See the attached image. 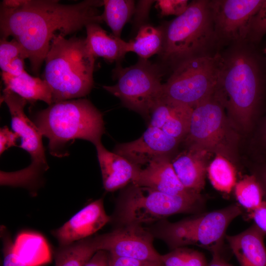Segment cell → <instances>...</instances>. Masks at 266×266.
Wrapping results in <instances>:
<instances>
[{"label": "cell", "instance_id": "6da1fadb", "mask_svg": "<svg viewBox=\"0 0 266 266\" xmlns=\"http://www.w3.org/2000/svg\"><path fill=\"white\" fill-rule=\"evenodd\" d=\"M103 0L64 4L57 0H3L0 6V38L12 36L23 47L32 71L39 75L55 35L66 36L91 23L103 22Z\"/></svg>", "mask_w": 266, "mask_h": 266}, {"label": "cell", "instance_id": "7a4b0ae2", "mask_svg": "<svg viewBox=\"0 0 266 266\" xmlns=\"http://www.w3.org/2000/svg\"><path fill=\"white\" fill-rule=\"evenodd\" d=\"M263 61L261 56L247 52L223 60L216 93L235 129L249 132L257 124L266 92Z\"/></svg>", "mask_w": 266, "mask_h": 266}, {"label": "cell", "instance_id": "3957f363", "mask_svg": "<svg viewBox=\"0 0 266 266\" xmlns=\"http://www.w3.org/2000/svg\"><path fill=\"white\" fill-rule=\"evenodd\" d=\"M95 57L85 38L55 35L45 57L43 79L49 84L53 103L88 95L94 84Z\"/></svg>", "mask_w": 266, "mask_h": 266}, {"label": "cell", "instance_id": "277c9868", "mask_svg": "<svg viewBox=\"0 0 266 266\" xmlns=\"http://www.w3.org/2000/svg\"><path fill=\"white\" fill-rule=\"evenodd\" d=\"M33 122L49 139V150L55 157L66 155L65 146L82 139L94 145L104 132L102 114L88 100L78 99L54 102L34 116Z\"/></svg>", "mask_w": 266, "mask_h": 266}, {"label": "cell", "instance_id": "5b68a950", "mask_svg": "<svg viewBox=\"0 0 266 266\" xmlns=\"http://www.w3.org/2000/svg\"><path fill=\"white\" fill-rule=\"evenodd\" d=\"M200 194L174 196L132 184L121 194L111 221L118 226L158 222L178 213H194L204 208Z\"/></svg>", "mask_w": 266, "mask_h": 266}, {"label": "cell", "instance_id": "8992f818", "mask_svg": "<svg viewBox=\"0 0 266 266\" xmlns=\"http://www.w3.org/2000/svg\"><path fill=\"white\" fill-rule=\"evenodd\" d=\"M241 213L240 205L234 204L176 222L162 220L147 229L172 249L193 245L213 253L220 252L227 228Z\"/></svg>", "mask_w": 266, "mask_h": 266}, {"label": "cell", "instance_id": "52a82bcc", "mask_svg": "<svg viewBox=\"0 0 266 266\" xmlns=\"http://www.w3.org/2000/svg\"><path fill=\"white\" fill-rule=\"evenodd\" d=\"M162 27L163 43L158 55L163 63L175 64L198 55L214 32L210 2L192 1L182 14Z\"/></svg>", "mask_w": 266, "mask_h": 266}, {"label": "cell", "instance_id": "ba28073f", "mask_svg": "<svg viewBox=\"0 0 266 266\" xmlns=\"http://www.w3.org/2000/svg\"><path fill=\"white\" fill-rule=\"evenodd\" d=\"M223 60L196 55L178 62L163 84L162 97L193 108L215 93Z\"/></svg>", "mask_w": 266, "mask_h": 266}, {"label": "cell", "instance_id": "9c48e42d", "mask_svg": "<svg viewBox=\"0 0 266 266\" xmlns=\"http://www.w3.org/2000/svg\"><path fill=\"white\" fill-rule=\"evenodd\" d=\"M225 109L215 92L193 108L189 131L184 139L188 148L214 153L228 159L233 156L237 136Z\"/></svg>", "mask_w": 266, "mask_h": 266}, {"label": "cell", "instance_id": "30bf717a", "mask_svg": "<svg viewBox=\"0 0 266 266\" xmlns=\"http://www.w3.org/2000/svg\"><path fill=\"white\" fill-rule=\"evenodd\" d=\"M113 72L117 83L103 88L119 98L125 107L149 119L151 109L162 95L160 65L139 58L129 67L118 64Z\"/></svg>", "mask_w": 266, "mask_h": 266}, {"label": "cell", "instance_id": "8fae6325", "mask_svg": "<svg viewBox=\"0 0 266 266\" xmlns=\"http://www.w3.org/2000/svg\"><path fill=\"white\" fill-rule=\"evenodd\" d=\"M2 100L7 105L11 118L13 131L21 138L20 147L31 157V165L26 168L14 172H0V183L10 186H27L33 183L48 168L42 134L24 112L27 101L10 90L4 88Z\"/></svg>", "mask_w": 266, "mask_h": 266}, {"label": "cell", "instance_id": "7c38bea8", "mask_svg": "<svg viewBox=\"0 0 266 266\" xmlns=\"http://www.w3.org/2000/svg\"><path fill=\"white\" fill-rule=\"evenodd\" d=\"M99 250L111 255L148 261H160L153 246L154 236L141 225L119 226L111 232L96 236Z\"/></svg>", "mask_w": 266, "mask_h": 266}, {"label": "cell", "instance_id": "4fadbf2b", "mask_svg": "<svg viewBox=\"0 0 266 266\" xmlns=\"http://www.w3.org/2000/svg\"><path fill=\"white\" fill-rule=\"evenodd\" d=\"M264 0H221L210 2L214 29L222 36L240 40L249 34L252 19Z\"/></svg>", "mask_w": 266, "mask_h": 266}, {"label": "cell", "instance_id": "5bb4252c", "mask_svg": "<svg viewBox=\"0 0 266 266\" xmlns=\"http://www.w3.org/2000/svg\"><path fill=\"white\" fill-rule=\"evenodd\" d=\"M179 142L162 129L148 127L138 138L117 144L113 152L141 167L156 158L170 156Z\"/></svg>", "mask_w": 266, "mask_h": 266}, {"label": "cell", "instance_id": "9a60e30c", "mask_svg": "<svg viewBox=\"0 0 266 266\" xmlns=\"http://www.w3.org/2000/svg\"><path fill=\"white\" fill-rule=\"evenodd\" d=\"M111 220L103 199H99L88 204L52 233L59 245H68L91 237Z\"/></svg>", "mask_w": 266, "mask_h": 266}, {"label": "cell", "instance_id": "2e32d148", "mask_svg": "<svg viewBox=\"0 0 266 266\" xmlns=\"http://www.w3.org/2000/svg\"><path fill=\"white\" fill-rule=\"evenodd\" d=\"M132 183L170 195L190 196L198 194L183 185L174 170L169 156L156 158L144 168H140Z\"/></svg>", "mask_w": 266, "mask_h": 266}, {"label": "cell", "instance_id": "e0dca14e", "mask_svg": "<svg viewBox=\"0 0 266 266\" xmlns=\"http://www.w3.org/2000/svg\"><path fill=\"white\" fill-rule=\"evenodd\" d=\"M95 145L104 189L114 192L132 183L141 167L115 152L107 150L101 141Z\"/></svg>", "mask_w": 266, "mask_h": 266}, {"label": "cell", "instance_id": "ac0fdd59", "mask_svg": "<svg viewBox=\"0 0 266 266\" xmlns=\"http://www.w3.org/2000/svg\"><path fill=\"white\" fill-rule=\"evenodd\" d=\"M265 233L255 225L235 235H227L240 266H266Z\"/></svg>", "mask_w": 266, "mask_h": 266}, {"label": "cell", "instance_id": "d6986e66", "mask_svg": "<svg viewBox=\"0 0 266 266\" xmlns=\"http://www.w3.org/2000/svg\"><path fill=\"white\" fill-rule=\"evenodd\" d=\"M207 153L188 148L176 156L171 163L183 185L188 190L198 194L203 189L207 166Z\"/></svg>", "mask_w": 266, "mask_h": 266}, {"label": "cell", "instance_id": "ffe728a7", "mask_svg": "<svg viewBox=\"0 0 266 266\" xmlns=\"http://www.w3.org/2000/svg\"><path fill=\"white\" fill-rule=\"evenodd\" d=\"M87 45L96 57H101L109 62L120 61L129 52V42L109 34L100 24L91 23L86 27Z\"/></svg>", "mask_w": 266, "mask_h": 266}, {"label": "cell", "instance_id": "44dd1931", "mask_svg": "<svg viewBox=\"0 0 266 266\" xmlns=\"http://www.w3.org/2000/svg\"><path fill=\"white\" fill-rule=\"evenodd\" d=\"M1 79L5 88L27 101L41 100L49 105L53 103L51 88L43 79L31 76L26 70L18 75L2 72Z\"/></svg>", "mask_w": 266, "mask_h": 266}, {"label": "cell", "instance_id": "7402d4cb", "mask_svg": "<svg viewBox=\"0 0 266 266\" xmlns=\"http://www.w3.org/2000/svg\"><path fill=\"white\" fill-rule=\"evenodd\" d=\"M13 248L19 259L29 266H42L51 260L48 243L42 235L35 233H19L13 242Z\"/></svg>", "mask_w": 266, "mask_h": 266}, {"label": "cell", "instance_id": "603a6c76", "mask_svg": "<svg viewBox=\"0 0 266 266\" xmlns=\"http://www.w3.org/2000/svg\"><path fill=\"white\" fill-rule=\"evenodd\" d=\"M99 250L96 236L59 245L55 253V266H85Z\"/></svg>", "mask_w": 266, "mask_h": 266}, {"label": "cell", "instance_id": "cb8c5ba5", "mask_svg": "<svg viewBox=\"0 0 266 266\" xmlns=\"http://www.w3.org/2000/svg\"><path fill=\"white\" fill-rule=\"evenodd\" d=\"M163 43L162 26L156 28L149 25L141 27L134 39L129 42V52H133L139 58L148 60L159 54Z\"/></svg>", "mask_w": 266, "mask_h": 266}, {"label": "cell", "instance_id": "d4e9b609", "mask_svg": "<svg viewBox=\"0 0 266 266\" xmlns=\"http://www.w3.org/2000/svg\"><path fill=\"white\" fill-rule=\"evenodd\" d=\"M135 5V1L132 0H103L101 18L115 36L121 38L124 26L133 16Z\"/></svg>", "mask_w": 266, "mask_h": 266}, {"label": "cell", "instance_id": "484cf974", "mask_svg": "<svg viewBox=\"0 0 266 266\" xmlns=\"http://www.w3.org/2000/svg\"><path fill=\"white\" fill-rule=\"evenodd\" d=\"M207 171L213 186L217 190L230 193L236 184V173L229 160L219 154L207 166Z\"/></svg>", "mask_w": 266, "mask_h": 266}, {"label": "cell", "instance_id": "4316f807", "mask_svg": "<svg viewBox=\"0 0 266 266\" xmlns=\"http://www.w3.org/2000/svg\"><path fill=\"white\" fill-rule=\"evenodd\" d=\"M27 54L21 45L15 39L0 40V67L2 72L18 75L25 71V60Z\"/></svg>", "mask_w": 266, "mask_h": 266}, {"label": "cell", "instance_id": "83f0119b", "mask_svg": "<svg viewBox=\"0 0 266 266\" xmlns=\"http://www.w3.org/2000/svg\"><path fill=\"white\" fill-rule=\"evenodd\" d=\"M235 194L239 205L250 213L261 205L264 199L263 189L253 174L245 175L236 183Z\"/></svg>", "mask_w": 266, "mask_h": 266}, {"label": "cell", "instance_id": "f1b7e54d", "mask_svg": "<svg viewBox=\"0 0 266 266\" xmlns=\"http://www.w3.org/2000/svg\"><path fill=\"white\" fill-rule=\"evenodd\" d=\"M192 111L193 108L178 103L161 129L179 141L185 139L189 131Z\"/></svg>", "mask_w": 266, "mask_h": 266}, {"label": "cell", "instance_id": "f546056e", "mask_svg": "<svg viewBox=\"0 0 266 266\" xmlns=\"http://www.w3.org/2000/svg\"><path fill=\"white\" fill-rule=\"evenodd\" d=\"M204 255L201 252L184 247L176 248L161 255L160 266H207Z\"/></svg>", "mask_w": 266, "mask_h": 266}, {"label": "cell", "instance_id": "4dcf8cb0", "mask_svg": "<svg viewBox=\"0 0 266 266\" xmlns=\"http://www.w3.org/2000/svg\"><path fill=\"white\" fill-rule=\"evenodd\" d=\"M177 104L178 103L161 97L151 110L148 127L161 129Z\"/></svg>", "mask_w": 266, "mask_h": 266}, {"label": "cell", "instance_id": "1f68e13d", "mask_svg": "<svg viewBox=\"0 0 266 266\" xmlns=\"http://www.w3.org/2000/svg\"><path fill=\"white\" fill-rule=\"evenodd\" d=\"M0 237L2 242L3 266H29L23 263L15 254L13 242L3 226L0 227Z\"/></svg>", "mask_w": 266, "mask_h": 266}, {"label": "cell", "instance_id": "d6a6232c", "mask_svg": "<svg viewBox=\"0 0 266 266\" xmlns=\"http://www.w3.org/2000/svg\"><path fill=\"white\" fill-rule=\"evenodd\" d=\"M266 33V0L253 17L249 35L254 41H259Z\"/></svg>", "mask_w": 266, "mask_h": 266}, {"label": "cell", "instance_id": "836d02e7", "mask_svg": "<svg viewBox=\"0 0 266 266\" xmlns=\"http://www.w3.org/2000/svg\"><path fill=\"white\" fill-rule=\"evenodd\" d=\"M156 2L163 16L170 15L178 16L186 10L189 4L186 0H158Z\"/></svg>", "mask_w": 266, "mask_h": 266}, {"label": "cell", "instance_id": "e575fe53", "mask_svg": "<svg viewBox=\"0 0 266 266\" xmlns=\"http://www.w3.org/2000/svg\"><path fill=\"white\" fill-rule=\"evenodd\" d=\"M156 0H141L137 1L133 14V30L137 32L148 18L150 8Z\"/></svg>", "mask_w": 266, "mask_h": 266}, {"label": "cell", "instance_id": "d590c367", "mask_svg": "<svg viewBox=\"0 0 266 266\" xmlns=\"http://www.w3.org/2000/svg\"><path fill=\"white\" fill-rule=\"evenodd\" d=\"M109 266H160V261H142L114 256L109 254Z\"/></svg>", "mask_w": 266, "mask_h": 266}, {"label": "cell", "instance_id": "8d00e7d4", "mask_svg": "<svg viewBox=\"0 0 266 266\" xmlns=\"http://www.w3.org/2000/svg\"><path fill=\"white\" fill-rule=\"evenodd\" d=\"M255 141L261 153V158L258 163L266 162V116L259 123L255 136Z\"/></svg>", "mask_w": 266, "mask_h": 266}, {"label": "cell", "instance_id": "74e56055", "mask_svg": "<svg viewBox=\"0 0 266 266\" xmlns=\"http://www.w3.org/2000/svg\"><path fill=\"white\" fill-rule=\"evenodd\" d=\"M20 137L15 132L9 130L7 127L4 126L0 130V153L2 154L4 151L10 147L16 146L17 139Z\"/></svg>", "mask_w": 266, "mask_h": 266}, {"label": "cell", "instance_id": "f35d334b", "mask_svg": "<svg viewBox=\"0 0 266 266\" xmlns=\"http://www.w3.org/2000/svg\"><path fill=\"white\" fill-rule=\"evenodd\" d=\"M255 224L266 234V199L264 198L261 205L250 213Z\"/></svg>", "mask_w": 266, "mask_h": 266}, {"label": "cell", "instance_id": "ab89813d", "mask_svg": "<svg viewBox=\"0 0 266 266\" xmlns=\"http://www.w3.org/2000/svg\"><path fill=\"white\" fill-rule=\"evenodd\" d=\"M109 253L105 250L96 252L85 266H109Z\"/></svg>", "mask_w": 266, "mask_h": 266}, {"label": "cell", "instance_id": "60d3db41", "mask_svg": "<svg viewBox=\"0 0 266 266\" xmlns=\"http://www.w3.org/2000/svg\"><path fill=\"white\" fill-rule=\"evenodd\" d=\"M254 167L253 173L260 184L266 199V162L257 163Z\"/></svg>", "mask_w": 266, "mask_h": 266}, {"label": "cell", "instance_id": "b9f144b4", "mask_svg": "<svg viewBox=\"0 0 266 266\" xmlns=\"http://www.w3.org/2000/svg\"><path fill=\"white\" fill-rule=\"evenodd\" d=\"M207 266H232L222 257L220 252L217 251L212 253V258Z\"/></svg>", "mask_w": 266, "mask_h": 266}, {"label": "cell", "instance_id": "7bdbcfd3", "mask_svg": "<svg viewBox=\"0 0 266 266\" xmlns=\"http://www.w3.org/2000/svg\"><path fill=\"white\" fill-rule=\"evenodd\" d=\"M265 163V162H264Z\"/></svg>", "mask_w": 266, "mask_h": 266}]
</instances>
